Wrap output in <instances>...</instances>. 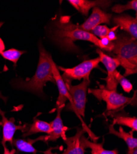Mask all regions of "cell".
I'll use <instances>...</instances> for the list:
<instances>
[{"mask_svg":"<svg viewBox=\"0 0 137 154\" xmlns=\"http://www.w3.org/2000/svg\"><path fill=\"white\" fill-rule=\"evenodd\" d=\"M49 33L51 40L60 48L68 52L79 53V48L74 44L79 40L91 42L100 49L105 51L100 40L91 33L81 30L78 25L73 23L70 16H61L55 19Z\"/></svg>","mask_w":137,"mask_h":154,"instance_id":"cell-1","label":"cell"},{"mask_svg":"<svg viewBox=\"0 0 137 154\" xmlns=\"http://www.w3.org/2000/svg\"><path fill=\"white\" fill-rule=\"evenodd\" d=\"M39 62L34 75L30 79L23 80L19 78L11 82L12 86L17 89L28 91L38 96H44L45 94L43 88L47 82L55 83L51 60V55L43 47L41 42H39Z\"/></svg>","mask_w":137,"mask_h":154,"instance_id":"cell-2","label":"cell"},{"mask_svg":"<svg viewBox=\"0 0 137 154\" xmlns=\"http://www.w3.org/2000/svg\"><path fill=\"white\" fill-rule=\"evenodd\" d=\"M113 53L124 70V76L137 72V41L129 34L121 33L113 42Z\"/></svg>","mask_w":137,"mask_h":154,"instance_id":"cell-3","label":"cell"},{"mask_svg":"<svg viewBox=\"0 0 137 154\" xmlns=\"http://www.w3.org/2000/svg\"><path fill=\"white\" fill-rule=\"evenodd\" d=\"M89 93L93 94L98 100H104L106 103V116H112L115 113L123 110L124 107L130 105H136V91L133 97H128L118 93L117 91L106 89L103 85L98 89H89Z\"/></svg>","mask_w":137,"mask_h":154,"instance_id":"cell-4","label":"cell"},{"mask_svg":"<svg viewBox=\"0 0 137 154\" xmlns=\"http://www.w3.org/2000/svg\"><path fill=\"white\" fill-rule=\"evenodd\" d=\"M71 100L69 103L65 105V110L75 112L79 116H85V104L87 101V92L91 83L90 79H85L80 84L73 86L71 82L64 80Z\"/></svg>","mask_w":137,"mask_h":154,"instance_id":"cell-5","label":"cell"},{"mask_svg":"<svg viewBox=\"0 0 137 154\" xmlns=\"http://www.w3.org/2000/svg\"><path fill=\"white\" fill-rule=\"evenodd\" d=\"M100 59L99 57L85 60L82 62L79 65L73 68H64L63 67H57L58 70L64 72L62 78L64 80L72 82L73 80H81V79H89V75L94 69L98 68Z\"/></svg>","mask_w":137,"mask_h":154,"instance_id":"cell-6","label":"cell"},{"mask_svg":"<svg viewBox=\"0 0 137 154\" xmlns=\"http://www.w3.org/2000/svg\"><path fill=\"white\" fill-rule=\"evenodd\" d=\"M96 52L98 54L100 62L105 66L107 70V77L102 79L106 82L105 88L108 90L117 91V87L119 83L115 78V72L116 70L117 67L120 66L119 60L115 57L106 54L100 49H97Z\"/></svg>","mask_w":137,"mask_h":154,"instance_id":"cell-7","label":"cell"},{"mask_svg":"<svg viewBox=\"0 0 137 154\" xmlns=\"http://www.w3.org/2000/svg\"><path fill=\"white\" fill-rule=\"evenodd\" d=\"M112 17L111 14L105 12L100 8H94L89 17L79 27L81 30L91 33L92 30L102 23L109 24Z\"/></svg>","mask_w":137,"mask_h":154,"instance_id":"cell-8","label":"cell"},{"mask_svg":"<svg viewBox=\"0 0 137 154\" xmlns=\"http://www.w3.org/2000/svg\"><path fill=\"white\" fill-rule=\"evenodd\" d=\"M51 63L52 68V73L54 75V79L55 81V83L57 85L58 89V97L56 102L57 108H62L64 109L65 106V104L67 100L69 102L71 100V97L70 94L68 91L66 83L60 75L59 71L57 69V66H56L55 63L54 62L52 58L51 60Z\"/></svg>","mask_w":137,"mask_h":154,"instance_id":"cell-9","label":"cell"},{"mask_svg":"<svg viewBox=\"0 0 137 154\" xmlns=\"http://www.w3.org/2000/svg\"><path fill=\"white\" fill-rule=\"evenodd\" d=\"M0 115H1V125L3 126V138L1 140L2 145H6V143H9L12 145L14 140V136L17 130H21L24 132L27 127V125L23 126L16 125L15 124V120L14 118L7 119L5 117V113L0 109Z\"/></svg>","mask_w":137,"mask_h":154,"instance_id":"cell-10","label":"cell"},{"mask_svg":"<svg viewBox=\"0 0 137 154\" xmlns=\"http://www.w3.org/2000/svg\"><path fill=\"white\" fill-rule=\"evenodd\" d=\"M64 109L57 108V115L55 119L50 123L52 127L51 133L47 136H41V140L48 143L50 141H55L60 137L65 140L67 137L65 135L66 128L64 126L61 117V112Z\"/></svg>","mask_w":137,"mask_h":154,"instance_id":"cell-11","label":"cell"},{"mask_svg":"<svg viewBox=\"0 0 137 154\" xmlns=\"http://www.w3.org/2000/svg\"><path fill=\"white\" fill-rule=\"evenodd\" d=\"M68 2L78 12L85 16H88L89 10L94 8L107 9L111 5V1L106 0H68Z\"/></svg>","mask_w":137,"mask_h":154,"instance_id":"cell-12","label":"cell"},{"mask_svg":"<svg viewBox=\"0 0 137 154\" xmlns=\"http://www.w3.org/2000/svg\"><path fill=\"white\" fill-rule=\"evenodd\" d=\"M112 21L116 26L126 32L130 36L137 38V19L128 14L115 16L112 17Z\"/></svg>","mask_w":137,"mask_h":154,"instance_id":"cell-13","label":"cell"},{"mask_svg":"<svg viewBox=\"0 0 137 154\" xmlns=\"http://www.w3.org/2000/svg\"><path fill=\"white\" fill-rule=\"evenodd\" d=\"M85 132L86 130L84 128H78L75 135L67 137L64 140L67 147L63 152L60 154H85V149L81 143V137Z\"/></svg>","mask_w":137,"mask_h":154,"instance_id":"cell-14","label":"cell"},{"mask_svg":"<svg viewBox=\"0 0 137 154\" xmlns=\"http://www.w3.org/2000/svg\"><path fill=\"white\" fill-rule=\"evenodd\" d=\"M108 129L109 134H113L125 141L128 147L127 154H130L135 149H137V139L133 137V131H130L129 133L126 132L121 126L119 128V131H116L113 124L109 125Z\"/></svg>","mask_w":137,"mask_h":154,"instance_id":"cell-15","label":"cell"},{"mask_svg":"<svg viewBox=\"0 0 137 154\" xmlns=\"http://www.w3.org/2000/svg\"><path fill=\"white\" fill-rule=\"evenodd\" d=\"M52 131V127L50 123L34 118L33 123L29 126L27 125L22 137H25L28 136L39 133H44L49 134Z\"/></svg>","mask_w":137,"mask_h":154,"instance_id":"cell-16","label":"cell"},{"mask_svg":"<svg viewBox=\"0 0 137 154\" xmlns=\"http://www.w3.org/2000/svg\"><path fill=\"white\" fill-rule=\"evenodd\" d=\"M81 141L85 149L88 148L91 149V154H118L119 153L117 149L106 150L104 149L103 145L104 141L100 144L93 143L87 138L84 134L82 135Z\"/></svg>","mask_w":137,"mask_h":154,"instance_id":"cell-17","label":"cell"},{"mask_svg":"<svg viewBox=\"0 0 137 154\" xmlns=\"http://www.w3.org/2000/svg\"><path fill=\"white\" fill-rule=\"evenodd\" d=\"M113 118V125H124L129 127L133 131H137V119L136 117H130L119 112L112 115Z\"/></svg>","mask_w":137,"mask_h":154,"instance_id":"cell-18","label":"cell"},{"mask_svg":"<svg viewBox=\"0 0 137 154\" xmlns=\"http://www.w3.org/2000/svg\"><path fill=\"white\" fill-rule=\"evenodd\" d=\"M38 140H41V136L38 137L35 139H16L13 140L12 145H14L16 149L19 152L32 153L35 154L38 150H37L33 146V144Z\"/></svg>","mask_w":137,"mask_h":154,"instance_id":"cell-19","label":"cell"},{"mask_svg":"<svg viewBox=\"0 0 137 154\" xmlns=\"http://www.w3.org/2000/svg\"><path fill=\"white\" fill-rule=\"evenodd\" d=\"M115 78L117 80L118 83L121 85L124 91L127 93H130L131 92V91L133 89V86L132 83L129 80L126 79L125 76L121 75V73L117 70L115 72Z\"/></svg>","mask_w":137,"mask_h":154,"instance_id":"cell-20","label":"cell"},{"mask_svg":"<svg viewBox=\"0 0 137 154\" xmlns=\"http://www.w3.org/2000/svg\"><path fill=\"white\" fill-rule=\"evenodd\" d=\"M132 9L135 12L137 11V1L136 0H132V1L129 2L126 5H115L111 9V11L113 12L118 14H121L122 12L127 10Z\"/></svg>","mask_w":137,"mask_h":154,"instance_id":"cell-21","label":"cell"},{"mask_svg":"<svg viewBox=\"0 0 137 154\" xmlns=\"http://www.w3.org/2000/svg\"><path fill=\"white\" fill-rule=\"evenodd\" d=\"M110 29H109L106 25H100L95 27L91 33L95 36L98 39L101 40L103 38H106L109 32Z\"/></svg>","mask_w":137,"mask_h":154,"instance_id":"cell-22","label":"cell"},{"mask_svg":"<svg viewBox=\"0 0 137 154\" xmlns=\"http://www.w3.org/2000/svg\"><path fill=\"white\" fill-rule=\"evenodd\" d=\"M119 27L118 26H115L113 28L110 29L109 32L106 36V38L110 42H114L117 39L116 31Z\"/></svg>","mask_w":137,"mask_h":154,"instance_id":"cell-23","label":"cell"},{"mask_svg":"<svg viewBox=\"0 0 137 154\" xmlns=\"http://www.w3.org/2000/svg\"><path fill=\"white\" fill-rule=\"evenodd\" d=\"M4 147V153L3 154H15L16 149H13L12 150H9L6 145L3 146Z\"/></svg>","mask_w":137,"mask_h":154,"instance_id":"cell-24","label":"cell"},{"mask_svg":"<svg viewBox=\"0 0 137 154\" xmlns=\"http://www.w3.org/2000/svg\"><path fill=\"white\" fill-rule=\"evenodd\" d=\"M130 154H137V149H135Z\"/></svg>","mask_w":137,"mask_h":154,"instance_id":"cell-25","label":"cell"},{"mask_svg":"<svg viewBox=\"0 0 137 154\" xmlns=\"http://www.w3.org/2000/svg\"><path fill=\"white\" fill-rule=\"evenodd\" d=\"M46 154H53V153H51V152L50 151V152H49V153H46Z\"/></svg>","mask_w":137,"mask_h":154,"instance_id":"cell-26","label":"cell"}]
</instances>
